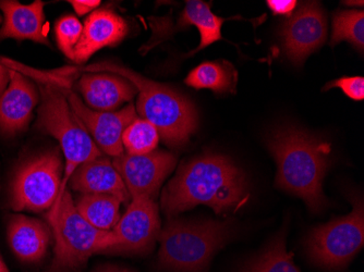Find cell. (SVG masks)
<instances>
[{"mask_svg": "<svg viewBox=\"0 0 364 272\" xmlns=\"http://www.w3.org/2000/svg\"><path fill=\"white\" fill-rule=\"evenodd\" d=\"M237 77L236 69L228 61H208L194 67L188 75L186 84L196 89H210L218 94L234 93Z\"/></svg>", "mask_w": 364, "mask_h": 272, "instance_id": "19", "label": "cell"}, {"mask_svg": "<svg viewBox=\"0 0 364 272\" xmlns=\"http://www.w3.org/2000/svg\"><path fill=\"white\" fill-rule=\"evenodd\" d=\"M225 19L215 16L208 4L201 0H188L179 19V28L196 26L201 36L198 48L190 53V56L206 48L215 42L222 40V26Z\"/></svg>", "mask_w": 364, "mask_h": 272, "instance_id": "20", "label": "cell"}, {"mask_svg": "<svg viewBox=\"0 0 364 272\" xmlns=\"http://www.w3.org/2000/svg\"><path fill=\"white\" fill-rule=\"evenodd\" d=\"M46 220L55 239V256L47 272H81L92 255L109 253L116 244L112 231L94 228L79 214L69 192L47 212Z\"/></svg>", "mask_w": 364, "mask_h": 272, "instance_id": "5", "label": "cell"}, {"mask_svg": "<svg viewBox=\"0 0 364 272\" xmlns=\"http://www.w3.org/2000/svg\"><path fill=\"white\" fill-rule=\"evenodd\" d=\"M277 163L276 185L301 197L311 212L326 206L323 180L331 165L328 143L292 126H279L267 138Z\"/></svg>", "mask_w": 364, "mask_h": 272, "instance_id": "2", "label": "cell"}, {"mask_svg": "<svg viewBox=\"0 0 364 272\" xmlns=\"http://www.w3.org/2000/svg\"><path fill=\"white\" fill-rule=\"evenodd\" d=\"M9 70V87L0 96V130L14 135L28 126L41 95L36 83L28 77Z\"/></svg>", "mask_w": 364, "mask_h": 272, "instance_id": "13", "label": "cell"}, {"mask_svg": "<svg viewBox=\"0 0 364 272\" xmlns=\"http://www.w3.org/2000/svg\"><path fill=\"white\" fill-rule=\"evenodd\" d=\"M7 233L12 251L23 263H38L46 256L53 233L43 221L24 214H11L7 221Z\"/></svg>", "mask_w": 364, "mask_h": 272, "instance_id": "16", "label": "cell"}, {"mask_svg": "<svg viewBox=\"0 0 364 272\" xmlns=\"http://www.w3.org/2000/svg\"><path fill=\"white\" fill-rule=\"evenodd\" d=\"M0 21H1V18H0Z\"/></svg>", "mask_w": 364, "mask_h": 272, "instance_id": "32", "label": "cell"}, {"mask_svg": "<svg viewBox=\"0 0 364 272\" xmlns=\"http://www.w3.org/2000/svg\"><path fill=\"white\" fill-rule=\"evenodd\" d=\"M338 87L346 95L355 102L364 99V79L362 77H343L335 81L328 82L323 87V91Z\"/></svg>", "mask_w": 364, "mask_h": 272, "instance_id": "26", "label": "cell"}, {"mask_svg": "<svg viewBox=\"0 0 364 272\" xmlns=\"http://www.w3.org/2000/svg\"><path fill=\"white\" fill-rule=\"evenodd\" d=\"M69 4L73 6L77 16H85L90 12L95 11L101 1L100 0H71Z\"/></svg>", "mask_w": 364, "mask_h": 272, "instance_id": "28", "label": "cell"}, {"mask_svg": "<svg viewBox=\"0 0 364 272\" xmlns=\"http://www.w3.org/2000/svg\"><path fill=\"white\" fill-rule=\"evenodd\" d=\"M90 109L114 111L126 102L134 99L138 89L129 80L114 73H87L77 84Z\"/></svg>", "mask_w": 364, "mask_h": 272, "instance_id": "15", "label": "cell"}, {"mask_svg": "<svg viewBox=\"0 0 364 272\" xmlns=\"http://www.w3.org/2000/svg\"><path fill=\"white\" fill-rule=\"evenodd\" d=\"M347 40L363 52L364 13L362 10H346L335 12L333 16V34L331 46Z\"/></svg>", "mask_w": 364, "mask_h": 272, "instance_id": "23", "label": "cell"}, {"mask_svg": "<svg viewBox=\"0 0 364 272\" xmlns=\"http://www.w3.org/2000/svg\"><path fill=\"white\" fill-rule=\"evenodd\" d=\"M161 232L159 206L153 198H132L128 210L114 227L116 244L109 253H147L154 246Z\"/></svg>", "mask_w": 364, "mask_h": 272, "instance_id": "9", "label": "cell"}, {"mask_svg": "<svg viewBox=\"0 0 364 272\" xmlns=\"http://www.w3.org/2000/svg\"><path fill=\"white\" fill-rule=\"evenodd\" d=\"M364 210L361 200L353 202L348 216L335 219L314 229L306 240L311 261L328 270H339L348 265L363 247Z\"/></svg>", "mask_w": 364, "mask_h": 272, "instance_id": "8", "label": "cell"}, {"mask_svg": "<svg viewBox=\"0 0 364 272\" xmlns=\"http://www.w3.org/2000/svg\"><path fill=\"white\" fill-rule=\"evenodd\" d=\"M177 158L167 151H152L146 155L122 154L114 157L117 170L131 197L147 196L155 200L159 187L175 168Z\"/></svg>", "mask_w": 364, "mask_h": 272, "instance_id": "11", "label": "cell"}, {"mask_svg": "<svg viewBox=\"0 0 364 272\" xmlns=\"http://www.w3.org/2000/svg\"><path fill=\"white\" fill-rule=\"evenodd\" d=\"M0 272H9L7 266H6L5 261L1 259V256H0Z\"/></svg>", "mask_w": 364, "mask_h": 272, "instance_id": "31", "label": "cell"}, {"mask_svg": "<svg viewBox=\"0 0 364 272\" xmlns=\"http://www.w3.org/2000/svg\"><path fill=\"white\" fill-rule=\"evenodd\" d=\"M120 202L117 197L103 194H83L75 202L77 212L94 228L112 231L120 220Z\"/></svg>", "mask_w": 364, "mask_h": 272, "instance_id": "21", "label": "cell"}, {"mask_svg": "<svg viewBox=\"0 0 364 272\" xmlns=\"http://www.w3.org/2000/svg\"><path fill=\"white\" fill-rule=\"evenodd\" d=\"M96 272H134L128 268L120 267V266L105 265L98 268Z\"/></svg>", "mask_w": 364, "mask_h": 272, "instance_id": "30", "label": "cell"}, {"mask_svg": "<svg viewBox=\"0 0 364 272\" xmlns=\"http://www.w3.org/2000/svg\"><path fill=\"white\" fill-rule=\"evenodd\" d=\"M69 104L82 126L89 131L100 149L112 157L124 154L122 134L129 124L136 119L132 104L118 111H95L90 109L73 92L67 91Z\"/></svg>", "mask_w": 364, "mask_h": 272, "instance_id": "12", "label": "cell"}, {"mask_svg": "<svg viewBox=\"0 0 364 272\" xmlns=\"http://www.w3.org/2000/svg\"><path fill=\"white\" fill-rule=\"evenodd\" d=\"M241 272H301L286 249L285 232L278 235L259 256L245 263Z\"/></svg>", "mask_w": 364, "mask_h": 272, "instance_id": "22", "label": "cell"}, {"mask_svg": "<svg viewBox=\"0 0 364 272\" xmlns=\"http://www.w3.org/2000/svg\"><path fill=\"white\" fill-rule=\"evenodd\" d=\"M231 232L230 220H169L159 235V267L169 272H208L210 259Z\"/></svg>", "mask_w": 364, "mask_h": 272, "instance_id": "4", "label": "cell"}, {"mask_svg": "<svg viewBox=\"0 0 364 272\" xmlns=\"http://www.w3.org/2000/svg\"><path fill=\"white\" fill-rule=\"evenodd\" d=\"M128 24L119 14L103 8L85 19L81 38L75 48V61L83 63L104 47L117 46L128 34Z\"/></svg>", "mask_w": 364, "mask_h": 272, "instance_id": "14", "label": "cell"}, {"mask_svg": "<svg viewBox=\"0 0 364 272\" xmlns=\"http://www.w3.org/2000/svg\"><path fill=\"white\" fill-rule=\"evenodd\" d=\"M63 177L57 149L28 159L12 180L10 207L16 212H49L60 195Z\"/></svg>", "mask_w": 364, "mask_h": 272, "instance_id": "7", "label": "cell"}, {"mask_svg": "<svg viewBox=\"0 0 364 272\" xmlns=\"http://www.w3.org/2000/svg\"><path fill=\"white\" fill-rule=\"evenodd\" d=\"M44 6L40 0L31 5H22L14 0L0 1V9L5 14V22L0 28V40H28L50 46L44 33Z\"/></svg>", "mask_w": 364, "mask_h": 272, "instance_id": "17", "label": "cell"}, {"mask_svg": "<svg viewBox=\"0 0 364 272\" xmlns=\"http://www.w3.org/2000/svg\"><path fill=\"white\" fill-rule=\"evenodd\" d=\"M83 26L71 14H65L55 24L57 44L67 58L75 61V48L81 38Z\"/></svg>", "mask_w": 364, "mask_h": 272, "instance_id": "25", "label": "cell"}, {"mask_svg": "<svg viewBox=\"0 0 364 272\" xmlns=\"http://www.w3.org/2000/svg\"><path fill=\"white\" fill-rule=\"evenodd\" d=\"M245 175L227 157L205 154L182 165L164 189L161 208L175 216L198 205H206L218 214L238 210L247 200Z\"/></svg>", "mask_w": 364, "mask_h": 272, "instance_id": "1", "label": "cell"}, {"mask_svg": "<svg viewBox=\"0 0 364 272\" xmlns=\"http://www.w3.org/2000/svg\"><path fill=\"white\" fill-rule=\"evenodd\" d=\"M38 91L42 104L38 109V126L43 132L48 133L59 141L65 159L60 195L53 206L55 207L60 202L67 184L77 168L82 163L101 157L102 151L73 109L69 108L67 98L59 87L55 84L52 85L48 82L40 81Z\"/></svg>", "mask_w": 364, "mask_h": 272, "instance_id": "6", "label": "cell"}, {"mask_svg": "<svg viewBox=\"0 0 364 272\" xmlns=\"http://www.w3.org/2000/svg\"><path fill=\"white\" fill-rule=\"evenodd\" d=\"M159 133L151 122L136 118L122 134V145L129 155H146L155 151Z\"/></svg>", "mask_w": 364, "mask_h": 272, "instance_id": "24", "label": "cell"}, {"mask_svg": "<svg viewBox=\"0 0 364 272\" xmlns=\"http://www.w3.org/2000/svg\"><path fill=\"white\" fill-rule=\"evenodd\" d=\"M267 6L276 16H290L296 8V0H269Z\"/></svg>", "mask_w": 364, "mask_h": 272, "instance_id": "27", "label": "cell"}, {"mask_svg": "<svg viewBox=\"0 0 364 272\" xmlns=\"http://www.w3.org/2000/svg\"><path fill=\"white\" fill-rule=\"evenodd\" d=\"M87 72H108L124 77L139 92L138 111L151 122L159 138L171 146L185 144L198 126L193 104L167 85L145 79L134 70L116 63H97L85 67Z\"/></svg>", "mask_w": 364, "mask_h": 272, "instance_id": "3", "label": "cell"}, {"mask_svg": "<svg viewBox=\"0 0 364 272\" xmlns=\"http://www.w3.org/2000/svg\"><path fill=\"white\" fill-rule=\"evenodd\" d=\"M327 36V22L320 4L304 3L294 10L280 28L286 56L294 65H301L320 48Z\"/></svg>", "mask_w": 364, "mask_h": 272, "instance_id": "10", "label": "cell"}, {"mask_svg": "<svg viewBox=\"0 0 364 272\" xmlns=\"http://www.w3.org/2000/svg\"><path fill=\"white\" fill-rule=\"evenodd\" d=\"M9 67L0 62V96L5 92L8 82H9Z\"/></svg>", "mask_w": 364, "mask_h": 272, "instance_id": "29", "label": "cell"}, {"mask_svg": "<svg viewBox=\"0 0 364 272\" xmlns=\"http://www.w3.org/2000/svg\"><path fill=\"white\" fill-rule=\"evenodd\" d=\"M70 186L83 194H103L117 197L120 202H128V190L122 177L114 169L112 161L101 156L82 163L71 175Z\"/></svg>", "mask_w": 364, "mask_h": 272, "instance_id": "18", "label": "cell"}]
</instances>
